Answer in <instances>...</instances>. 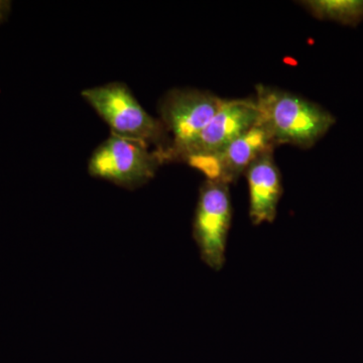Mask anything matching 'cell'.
Instances as JSON below:
<instances>
[{"label":"cell","mask_w":363,"mask_h":363,"mask_svg":"<svg viewBox=\"0 0 363 363\" xmlns=\"http://www.w3.org/2000/svg\"><path fill=\"white\" fill-rule=\"evenodd\" d=\"M298 4L317 20L348 26L363 21V0H303Z\"/></svg>","instance_id":"9c48e42d"},{"label":"cell","mask_w":363,"mask_h":363,"mask_svg":"<svg viewBox=\"0 0 363 363\" xmlns=\"http://www.w3.org/2000/svg\"><path fill=\"white\" fill-rule=\"evenodd\" d=\"M164 162L160 150L145 143L111 135L94 150L88 173L118 187L135 190L149 183Z\"/></svg>","instance_id":"277c9868"},{"label":"cell","mask_w":363,"mask_h":363,"mask_svg":"<svg viewBox=\"0 0 363 363\" xmlns=\"http://www.w3.org/2000/svg\"><path fill=\"white\" fill-rule=\"evenodd\" d=\"M276 147L271 133L259 121L218 154L193 162L190 167L204 174L207 180L223 182L229 185L245 175L253 162L267 152H274Z\"/></svg>","instance_id":"52a82bcc"},{"label":"cell","mask_w":363,"mask_h":363,"mask_svg":"<svg viewBox=\"0 0 363 363\" xmlns=\"http://www.w3.org/2000/svg\"><path fill=\"white\" fill-rule=\"evenodd\" d=\"M233 221L228 184L205 181L199 191L193 219V238L204 264L221 271L226 260L227 240Z\"/></svg>","instance_id":"5b68a950"},{"label":"cell","mask_w":363,"mask_h":363,"mask_svg":"<svg viewBox=\"0 0 363 363\" xmlns=\"http://www.w3.org/2000/svg\"><path fill=\"white\" fill-rule=\"evenodd\" d=\"M250 197V218L253 225L272 223L283 195L281 172L274 152L259 157L245 172Z\"/></svg>","instance_id":"ba28073f"},{"label":"cell","mask_w":363,"mask_h":363,"mask_svg":"<svg viewBox=\"0 0 363 363\" xmlns=\"http://www.w3.org/2000/svg\"><path fill=\"white\" fill-rule=\"evenodd\" d=\"M259 119V111L255 98L225 99L218 111L202 131L191 150L186 164L201 161L215 156L229 143L245 135Z\"/></svg>","instance_id":"8992f818"},{"label":"cell","mask_w":363,"mask_h":363,"mask_svg":"<svg viewBox=\"0 0 363 363\" xmlns=\"http://www.w3.org/2000/svg\"><path fill=\"white\" fill-rule=\"evenodd\" d=\"M259 123L271 133L277 145L310 149L336 123L335 116L321 105L289 91L257 85Z\"/></svg>","instance_id":"6da1fadb"},{"label":"cell","mask_w":363,"mask_h":363,"mask_svg":"<svg viewBox=\"0 0 363 363\" xmlns=\"http://www.w3.org/2000/svg\"><path fill=\"white\" fill-rule=\"evenodd\" d=\"M81 97L108 125L111 135L145 143L164 157L169 138L164 124L143 108L128 85L93 86L81 91Z\"/></svg>","instance_id":"7a4b0ae2"},{"label":"cell","mask_w":363,"mask_h":363,"mask_svg":"<svg viewBox=\"0 0 363 363\" xmlns=\"http://www.w3.org/2000/svg\"><path fill=\"white\" fill-rule=\"evenodd\" d=\"M224 100L209 91L194 88H175L162 97L159 119L169 138V147L164 152L166 164L185 162Z\"/></svg>","instance_id":"3957f363"},{"label":"cell","mask_w":363,"mask_h":363,"mask_svg":"<svg viewBox=\"0 0 363 363\" xmlns=\"http://www.w3.org/2000/svg\"><path fill=\"white\" fill-rule=\"evenodd\" d=\"M11 2L6 0H0V23L6 21V16H9L11 11Z\"/></svg>","instance_id":"30bf717a"}]
</instances>
